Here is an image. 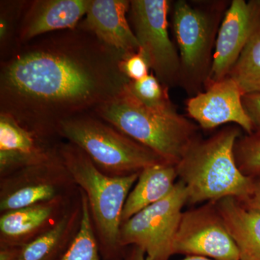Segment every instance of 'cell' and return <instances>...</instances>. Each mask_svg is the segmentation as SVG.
I'll list each match as a JSON object with an SVG mask.
<instances>
[{"mask_svg": "<svg viewBox=\"0 0 260 260\" xmlns=\"http://www.w3.org/2000/svg\"><path fill=\"white\" fill-rule=\"evenodd\" d=\"M59 154L75 184L88 200L93 231L103 260H123L120 244L121 214L140 173L110 177L101 172L81 149L62 141Z\"/></svg>", "mask_w": 260, "mask_h": 260, "instance_id": "obj_3", "label": "cell"}, {"mask_svg": "<svg viewBox=\"0 0 260 260\" xmlns=\"http://www.w3.org/2000/svg\"><path fill=\"white\" fill-rule=\"evenodd\" d=\"M124 56L79 26L38 37L1 61L0 113L30 131L61 139V121L93 111L125 89L131 80L120 69Z\"/></svg>", "mask_w": 260, "mask_h": 260, "instance_id": "obj_1", "label": "cell"}, {"mask_svg": "<svg viewBox=\"0 0 260 260\" xmlns=\"http://www.w3.org/2000/svg\"><path fill=\"white\" fill-rule=\"evenodd\" d=\"M242 96L236 82L227 77L189 97L186 112L202 129L211 130L233 124L242 128L246 134H251L255 129L243 106Z\"/></svg>", "mask_w": 260, "mask_h": 260, "instance_id": "obj_13", "label": "cell"}, {"mask_svg": "<svg viewBox=\"0 0 260 260\" xmlns=\"http://www.w3.org/2000/svg\"><path fill=\"white\" fill-rule=\"evenodd\" d=\"M129 8V0H91L78 26L124 55L137 52L140 44L128 21Z\"/></svg>", "mask_w": 260, "mask_h": 260, "instance_id": "obj_16", "label": "cell"}, {"mask_svg": "<svg viewBox=\"0 0 260 260\" xmlns=\"http://www.w3.org/2000/svg\"><path fill=\"white\" fill-rule=\"evenodd\" d=\"M127 89L145 107L165 112L177 110L169 98V88L164 86L153 74L136 81L131 80Z\"/></svg>", "mask_w": 260, "mask_h": 260, "instance_id": "obj_22", "label": "cell"}, {"mask_svg": "<svg viewBox=\"0 0 260 260\" xmlns=\"http://www.w3.org/2000/svg\"><path fill=\"white\" fill-rule=\"evenodd\" d=\"M241 136V128L232 124L191 145L177 165L178 180L187 189V204L226 198L243 200L251 194L254 179L241 172L234 156V145Z\"/></svg>", "mask_w": 260, "mask_h": 260, "instance_id": "obj_2", "label": "cell"}, {"mask_svg": "<svg viewBox=\"0 0 260 260\" xmlns=\"http://www.w3.org/2000/svg\"><path fill=\"white\" fill-rule=\"evenodd\" d=\"M80 190L83 208L81 227L74 242L59 260H103L93 231L88 200L83 191Z\"/></svg>", "mask_w": 260, "mask_h": 260, "instance_id": "obj_21", "label": "cell"}, {"mask_svg": "<svg viewBox=\"0 0 260 260\" xmlns=\"http://www.w3.org/2000/svg\"><path fill=\"white\" fill-rule=\"evenodd\" d=\"M216 206L237 246L239 260H260V210L246 208L235 198L219 200Z\"/></svg>", "mask_w": 260, "mask_h": 260, "instance_id": "obj_18", "label": "cell"}, {"mask_svg": "<svg viewBox=\"0 0 260 260\" xmlns=\"http://www.w3.org/2000/svg\"><path fill=\"white\" fill-rule=\"evenodd\" d=\"M169 0H131L129 18L132 28L156 77L168 88L179 86V51L169 32Z\"/></svg>", "mask_w": 260, "mask_h": 260, "instance_id": "obj_8", "label": "cell"}, {"mask_svg": "<svg viewBox=\"0 0 260 260\" xmlns=\"http://www.w3.org/2000/svg\"><path fill=\"white\" fill-rule=\"evenodd\" d=\"M95 115L126 136L177 165L201 138L200 126L178 113L145 107L127 89L94 109Z\"/></svg>", "mask_w": 260, "mask_h": 260, "instance_id": "obj_4", "label": "cell"}, {"mask_svg": "<svg viewBox=\"0 0 260 260\" xmlns=\"http://www.w3.org/2000/svg\"><path fill=\"white\" fill-rule=\"evenodd\" d=\"M120 69L132 81L143 79L150 75L151 70L146 56L140 49L137 52L124 56L120 62Z\"/></svg>", "mask_w": 260, "mask_h": 260, "instance_id": "obj_25", "label": "cell"}, {"mask_svg": "<svg viewBox=\"0 0 260 260\" xmlns=\"http://www.w3.org/2000/svg\"><path fill=\"white\" fill-rule=\"evenodd\" d=\"M62 141L30 131L13 116L0 113V177L58 160Z\"/></svg>", "mask_w": 260, "mask_h": 260, "instance_id": "obj_12", "label": "cell"}, {"mask_svg": "<svg viewBox=\"0 0 260 260\" xmlns=\"http://www.w3.org/2000/svg\"><path fill=\"white\" fill-rule=\"evenodd\" d=\"M57 132L61 139L81 149L101 172L110 177L138 174L166 162L95 114L83 113L61 121Z\"/></svg>", "mask_w": 260, "mask_h": 260, "instance_id": "obj_6", "label": "cell"}, {"mask_svg": "<svg viewBox=\"0 0 260 260\" xmlns=\"http://www.w3.org/2000/svg\"><path fill=\"white\" fill-rule=\"evenodd\" d=\"M26 4L25 1H1L0 46L3 54L10 53V47L14 44L13 43H16L17 45L19 25Z\"/></svg>", "mask_w": 260, "mask_h": 260, "instance_id": "obj_24", "label": "cell"}, {"mask_svg": "<svg viewBox=\"0 0 260 260\" xmlns=\"http://www.w3.org/2000/svg\"><path fill=\"white\" fill-rule=\"evenodd\" d=\"M234 156L239 170L246 177H260V130L241 136L234 145Z\"/></svg>", "mask_w": 260, "mask_h": 260, "instance_id": "obj_23", "label": "cell"}, {"mask_svg": "<svg viewBox=\"0 0 260 260\" xmlns=\"http://www.w3.org/2000/svg\"><path fill=\"white\" fill-rule=\"evenodd\" d=\"M124 260H151L146 254L137 246H132L126 248Z\"/></svg>", "mask_w": 260, "mask_h": 260, "instance_id": "obj_28", "label": "cell"}, {"mask_svg": "<svg viewBox=\"0 0 260 260\" xmlns=\"http://www.w3.org/2000/svg\"><path fill=\"white\" fill-rule=\"evenodd\" d=\"M228 77L236 82L243 95L260 93V24Z\"/></svg>", "mask_w": 260, "mask_h": 260, "instance_id": "obj_20", "label": "cell"}, {"mask_svg": "<svg viewBox=\"0 0 260 260\" xmlns=\"http://www.w3.org/2000/svg\"><path fill=\"white\" fill-rule=\"evenodd\" d=\"M90 2L91 0L27 2L19 25L17 47L50 32L76 28L86 14Z\"/></svg>", "mask_w": 260, "mask_h": 260, "instance_id": "obj_15", "label": "cell"}, {"mask_svg": "<svg viewBox=\"0 0 260 260\" xmlns=\"http://www.w3.org/2000/svg\"><path fill=\"white\" fill-rule=\"evenodd\" d=\"M173 254L216 260H239V253L216 203L183 212L173 244Z\"/></svg>", "mask_w": 260, "mask_h": 260, "instance_id": "obj_10", "label": "cell"}, {"mask_svg": "<svg viewBox=\"0 0 260 260\" xmlns=\"http://www.w3.org/2000/svg\"><path fill=\"white\" fill-rule=\"evenodd\" d=\"M253 179L254 182L251 194L245 199L239 201L249 209L260 210V177Z\"/></svg>", "mask_w": 260, "mask_h": 260, "instance_id": "obj_27", "label": "cell"}, {"mask_svg": "<svg viewBox=\"0 0 260 260\" xmlns=\"http://www.w3.org/2000/svg\"><path fill=\"white\" fill-rule=\"evenodd\" d=\"M177 179V165L169 162H159L143 169L126 198L121 223L140 210L167 198L174 189Z\"/></svg>", "mask_w": 260, "mask_h": 260, "instance_id": "obj_19", "label": "cell"}, {"mask_svg": "<svg viewBox=\"0 0 260 260\" xmlns=\"http://www.w3.org/2000/svg\"><path fill=\"white\" fill-rule=\"evenodd\" d=\"M259 24L260 0L231 1L219 28L213 65L205 89L229 76Z\"/></svg>", "mask_w": 260, "mask_h": 260, "instance_id": "obj_11", "label": "cell"}, {"mask_svg": "<svg viewBox=\"0 0 260 260\" xmlns=\"http://www.w3.org/2000/svg\"><path fill=\"white\" fill-rule=\"evenodd\" d=\"M242 103L254 129L260 130V93L243 95Z\"/></svg>", "mask_w": 260, "mask_h": 260, "instance_id": "obj_26", "label": "cell"}, {"mask_svg": "<svg viewBox=\"0 0 260 260\" xmlns=\"http://www.w3.org/2000/svg\"><path fill=\"white\" fill-rule=\"evenodd\" d=\"M83 215L80 190L64 216L52 229L23 246L0 248V260H59L79 233Z\"/></svg>", "mask_w": 260, "mask_h": 260, "instance_id": "obj_17", "label": "cell"}, {"mask_svg": "<svg viewBox=\"0 0 260 260\" xmlns=\"http://www.w3.org/2000/svg\"><path fill=\"white\" fill-rule=\"evenodd\" d=\"M229 0L172 2V29L181 64L180 85L189 97L205 90Z\"/></svg>", "mask_w": 260, "mask_h": 260, "instance_id": "obj_5", "label": "cell"}, {"mask_svg": "<svg viewBox=\"0 0 260 260\" xmlns=\"http://www.w3.org/2000/svg\"><path fill=\"white\" fill-rule=\"evenodd\" d=\"M80 190L56 198L0 213V248L18 247L52 229L73 204Z\"/></svg>", "mask_w": 260, "mask_h": 260, "instance_id": "obj_14", "label": "cell"}, {"mask_svg": "<svg viewBox=\"0 0 260 260\" xmlns=\"http://www.w3.org/2000/svg\"><path fill=\"white\" fill-rule=\"evenodd\" d=\"M187 203L185 184L178 180L167 198L140 210L121 224V246L125 249L137 246L151 260H169L174 255V238L183 208Z\"/></svg>", "mask_w": 260, "mask_h": 260, "instance_id": "obj_7", "label": "cell"}, {"mask_svg": "<svg viewBox=\"0 0 260 260\" xmlns=\"http://www.w3.org/2000/svg\"><path fill=\"white\" fill-rule=\"evenodd\" d=\"M181 260H216L211 258L205 257L201 256H185L184 259Z\"/></svg>", "mask_w": 260, "mask_h": 260, "instance_id": "obj_29", "label": "cell"}, {"mask_svg": "<svg viewBox=\"0 0 260 260\" xmlns=\"http://www.w3.org/2000/svg\"><path fill=\"white\" fill-rule=\"evenodd\" d=\"M78 191L60 157L0 177V213L71 196Z\"/></svg>", "mask_w": 260, "mask_h": 260, "instance_id": "obj_9", "label": "cell"}]
</instances>
